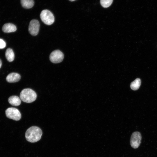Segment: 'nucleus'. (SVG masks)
Here are the masks:
<instances>
[{
	"label": "nucleus",
	"instance_id": "obj_6",
	"mask_svg": "<svg viewBox=\"0 0 157 157\" xmlns=\"http://www.w3.org/2000/svg\"><path fill=\"white\" fill-rule=\"evenodd\" d=\"M141 138V135L139 132L136 131L133 133L131 138V146L134 149L138 148L140 144Z\"/></svg>",
	"mask_w": 157,
	"mask_h": 157
},
{
	"label": "nucleus",
	"instance_id": "obj_1",
	"mask_svg": "<svg viewBox=\"0 0 157 157\" xmlns=\"http://www.w3.org/2000/svg\"><path fill=\"white\" fill-rule=\"evenodd\" d=\"M42 134V131L39 127L34 126L27 129L26 132L25 136L27 141L33 143L40 139Z\"/></svg>",
	"mask_w": 157,
	"mask_h": 157
},
{
	"label": "nucleus",
	"instance_id": "obj_15",
	"mask_svg": "<svg viewBox=\"0 0 157 157\" xmlns=\"http://www.w3.org/2000/svg\"><path fill=\"white\" fill-rule=\"evenodd\" d=\"M6 43L3 39H0V49L4 48L6 46Z\"/></svg>",
	"mask_w": 157,
	"mask_h": 157
},
{
	"label": "nucleus",
	"instance_id": "obj_16",
	"mask_svg": "<svg viewBox=\"0 0 157 157\" xmlns=\"http://www.w3.org/2000/svg\"><path fill=\"white\" fill-rule=\"evenodd\" d=\"M2 65V62L1 60L0 59V68L1 67Z\"/></svg>",
	"mask_w": 157,
	"mask_h": 157
},
{
	"label": "nucleus",
	"instance_id": "obj_11",
	"mask_svg": "<svg viewBox=\"0 0 157 157\" xmlns=\"http://www.w3.org/2000/svg\"><path fill=\"white\" fill-rule=\"evenodd\" d=\"M20 2L22 7L26 9L32 8L34 3L33 0H20Z\"/></svg>",
	"mask_w": 157,
	"mask_h": 157
},
{
	"label": "nucleus",
	"instance_id": "obj_12",
	"mask_svg": "<svg viewBox=\"0 0 157 157\" xmlns=\"http://www.w3.org/2000/svg\"><path fill=\"white\" fill-rule=\"evenodd\" d=\"M6 57L9 62L13 61L15 58V55L13 50L11 48H8L5 52Z\"/></svg>",
	"mask_w": 157,
	"mask_h": 157
},
{
	"label": "nucleus",
	"instance_id": "obj_5",
	"mask_svg": "<svg viewBox=\"0 0 157 157\" xmlns=\"http://www.w3.org/2000/svg\"><path fill=\"white\" fill-rule=\"evenodd\" d=\"M64 58L63 53L59 50L52 51L50 54L49 59L51 62L53 63H58L62 62Z\"/></svg>",
	"mask_w": 157,
	"mask_h": 157
},
{
	"label": "nucleus",
	"instance_id": "obj_7",
	"mask_svg": "<svg viewBox=\"0 0 157 157\" xmlns=\"http://www.w3.org/2000/svg\"><path fill=\"white\" fill-rule=\"evenodd\" d=\"M40 24L38 21L35 19H33L30 22L28 26V31L32 35L36 36L38 33Z\"/></svg>",
	"mask_w": 157,
	"mask_h": 157
},
{
	"label": "nucleus",
	"instance_id": "obj_8",
	"mask_svg": "<svg viewBox=\"0 0 157 157\" xmlns=\"http://www.w3.org/2000/svg\"><path fill=\"white\" fill-rule=\"evenodd\" d=\"M21 78L20 75L16 73L9 74L6 77L7 81L9 83H15L19 81Z\"/></svg>",
	"mask_w": 157,
	"mask_h": 157
},
{
	"label": "nucleus",
	"instance_id": "obj_14",
	"mask_svg": "<svg viewBox=\"0 0 157 157\" xmlns=\"http://www.w3.org/2000/svg\"><path fill=\"white\" fill-rule=\"evenodd\" d=\"M113 0H100V3L102 7L107 8L110 6L112 4Z\"/></svg>",
	"mask_w": 157,
	"mask_h": 157
},
{
	"label": "nucleus",
	"instance_id": "obj_4",
	"mask_svg": "<svg viewBox=\"0 0 157 157\" xmlns=\"http://www.w3.org/2000/svg\"><path fill=\"white\" fill-rule=\"evenodd\" d=\"M6 117L15 121L19 120L21 118V114L17 108L13 107L7 108L5 111Z\"/></svg>",
	"mask_w": 157,
	"mask_h": 157
},
{
	"label": "nucleus",
	"instance_id": "obj_3",
	"mask_svg": "<svg viewBox=\"0 0 157 157\" xmlns=\"http://www.w3.org/2000/svg\"><path fill=\"white\" fill-rule=\"evenodd\" d=\"M42 21L46 24L51 25L54 21V17L53 13L49 10L46 9L42 10L40 14Z\"/></svg>",
	"mask_w": 157,
	"mask_h": 157
},
{
	"label": "nucleus",
	"instance_id": "obj_10",
	"mask_svg": "<svg viewBox=\"0 0 157 157\" xmlns=\"http://www.w3.org/2000/svg\"><path fill=\"white\" fill-rule=\"evenodd\" d=\"M8 102L12 105L17 106L21 103L20 99L17 96H12L10 97L8 99Z\"/></svg>",
	"mask_w": 157,
	"mask_h": 157
},
{
	"label": "nucleus",
	"instance_id": "obj_2",
	"mask_svg": "<svg viewBox=\"0 0 157 157\" xmlns=\"http://www.w3.org/2000/svg\"><path fill=\"white\" fill-rule=\"evenodd\" d=\"M37 95L36 92L31 89L27 88L23 89L20 94V98L24 102L31 103L36 99Z\"/></svg>",
	"mask_w": 157,
	"mask_h": 157
},
{
	"label": "nucleus",
	"instance_id": "obj_9",
	"mask_svg": "<svg viewBox=\"0 0 157 157\" xmlns=\"http://www.w3.org/2000/svg\"><path fill=\"white\" fill-rule=\"evenodd\" d=\"M2 31L6 33H10L15 31L17 30L16 26L10 23L5 24L3 26Z\"/></svg>",
	"mask_w": 157,
	"mask_h": 157
},
{
	"label": "nucleus",
	"instance_id": "obj_17",
	"mask_svg": "<svg viewBox=\"0 0 157 157\" xmlns=\"http://www.w3.org/2000/svg\"><path fill=\"white\" fill-rule=\"evenodd\" d=\"M69 1H75L76 0H69Z\"/></svg>",
	"mask_w": 157,
	"mask_h": 157
},
{
	"label": "nucleus",
	"instance_id": "obj_13",
	"mask_svg": "<svg viewBox=\"0 0 157 157\" xmlns=\"http://www.w3.org/2000/svg\"><path fill=\"white\" fill-rule=\"evenodd\" d=\"M141 83V80L140 78H137L131 83L130 85L131 88L133 90H137L139 88Z\"/></svg>",
	"mask_w": 157,
	"mask_h": 157
}]
</instances>
